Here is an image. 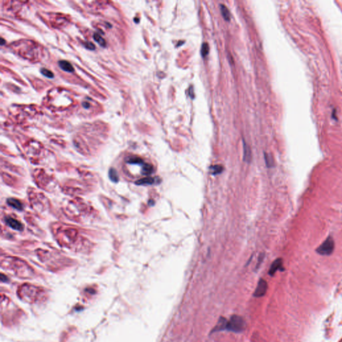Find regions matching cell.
I'll use <instances>...</instances> for the list:
<instances>
[{"mask_svg":"<svg viewBox=\"0 0 342 342\" xmlns=\"http://www.w3.org/2000/svg\"><path fill=\"white\" fill-rule=\"evenodd\" d=\"M245 328V322L242 317L234 315L231 316L226 323V329L229 331L239 333L243 331Z\"/></svg>","mask_w":342,"mask_h":342,"instance_id":"6da1fadb","label":"cell"},{"mask_svg":"<svg viewBox=\"0 0 342 342\" xmlns=\"http://www.w3.org/2000/svg\"><path fill=\"white\" fill-rule=\"evenodd\" d=\"M334 241L332 237H328L317 249V252L321 255H330L334 250Z\"/></svg>","mask_w":342,"mask_h":342,"instance_id":"7a4b0ae2","label":"cell"},{"mask_svg":"<svg viewBox=\"0 0 342 342\" xmlns=\"http://www.w3.org/2000/svg\"><path fill=\"white\" fill-rule=\"evenodd\" d=\"M267 287H268V285H267V281L264 279H261L258 282L253 295L256 298H261V297L264 296L267 292Z\"/></svg>","mask_w":342,"mask_h":342,"instance_id":"3957f363","label":"cell"},{"mask_svg":"<svg viewBox=\"0 0 342 342\" xmlns=\"http://www.w3.org/2000/svg\"><path fill=\"white\" fill-rule=\"evenodd\" d=\"M6 224L8 226H10L11 228L14 229L15 230H22L23 229L22 225L20 223L19 221L14 219V218L7 217L6 219Z\"/></svg>","mask_w":342,"mask_h":342,"instance_id":"277c9868","label":"cell"},{"mask_svg":"<svg viewBox=\"0 0 342 342\" xmlns=\"http://www.w3.org/2000/svg\"><path fill=\"white\" fill-rule=\"evenodd\" d=\"M282 264H283V261L281 259H276V260L274 261L273 263L271 264V266L269 271V274L271 276L274 275V274L276 273V272L282 268Z\"/></svg>","mask_w":342,"mask_h":342,"instance_id":"5b68a950","label":"cell"},{"mask_svg":"<svg viewBox=\"0 0 342 342\" xmlns=\"http://www.w3.org/2000/svg\"><path fill=\"white\" fill-rule=\"evenodd\" d=\"M226 323H227V320H226L225 318H223V317H221L219 321H218L217 324L215 325V327H214L213 329V330L211 331V333L226 329Z\"/></svg>","mask_w":342,"mask_h":342,"instance_id":"8992f818","label":"cell"},{"mask_svg":"<svg viewBox=\"0 0 342 342\" xmlns=\"http://www.w3.org/2000/svg\"><path fill=\"white\" fill-rule=\"evenodd\" d=\"M58 64L60 68L62 69L65 72H73L74 71V67L72 66V65L70 62H68V61L61 60L59 61Z\"/></svg>","mask_w":342,"mask_h":342,"instance_id":"52a82bcc","label":"cell"},{"mask_svg":"<svg viewBox=\"0 0 342 342\" xmlns=\"http://www.w3.org/2000/svg\"><path fill=\"white\" fill-rule=\"evenodd\" d=\"M243 159L245 162L250 163L251 160V151L249 146L243 141Z\"/></svg>","mask_w":342,"mask_h":342,"instance_id":"ba28073f","label":"cell"},{"mask_svg":"<svg viewBox=\"0 0 342 342\" xmlns=\"http://www.w3.org/2000/svg\"><path fill=\"white\" fill-rule=\"evenodd\" d=\"M7 203L9 204L11 207L17 210H19V211H21V210L23 209L22 203L17 199H9L7 200Z\"/></svg>","mask_w":342,"mask_h":342,"instance_id":"9c48e42d","label":"cell"},{"mask_svg":"<svg viewBox=\"0 0 342 342\" xmlns=\"http://www.w3.org/2000/svg\"><path fill=\"white\" fill-rule=\"evenodd\" d=\"M220 10L223 18L226 20V21H229L230 19V13L229 10H228V8L226 7L224 4H221Z\"/></svg>","mask_w":342,"mask_h":342,"instance_id":"30bf717a","label":"cell"},{"mask_svg":"<svg viewBox=\"0 0 342 342\" xmlns=\"http://www.w3.org/2000/svg\"><path fill=\"white\" fill-rule=\"evenodd\" d=\"M156 178L152 177H146V178L141 179L136 182V184L138 185H144V184H152L155 183Z\"/></svg>","mask_w":342,"mask_h":342,"instance_id":"8fae6325","label":"cell"},{"mask_svg":"<svg viewBox=\"0 0 342 342\" xmlns=\"http://www.w3.org/2000/svg\"><path fill=\"white\" fill-rule=\"evenodd\" d=\"M154 172V167L150 164H144L142 168V173L145 175H149Z\"/></svg>","mask_w":342,"mask_h":342,"instance_id":"7c38bea8","label":"cell"},{"mask_svg":"<svg viewBox=\"0 0 342 342\" xmlns=\"http://www.w3.org/2000/svg\"><path fill=\"white\" fill-rule=\"evenodd\" d=\"M94 40L96 41V42L100 45V46H103V47H105L106 46V42L104 38H102V36L98 34V33H96V34H94Z\"/></svg>","mask_w":342,"mask_h":342,"instance_id":"4fadbf2b","label":"cell"},{"mask_svg":"<svg viewBox=\"0 0 342 342\" xmlns=\"http://www.w3.org/2000/svg\"><path fill=\"white\" fill-rule=\"evenodd\" d=\"M265 160L266 165L267 167L270 168L274 165L273 158H272V156L270 154L265 153Z\"/></svg>","mask_w":342,"mask_h":342,"instance_id":"5bb4252c","label":"cell"},{"mask_svg":"<svg viewBox=\"0 0 342 342\" xmlns=\"http://www.w3.org/2000/svg\"><path fill=\"white\" fill-rule=\"evenodd\" d=\"M211 170L212 171L213 175H218L221 173L222 170H223V168L221 165H215L211 167Z\"/></svg>","mask_w":342,"mask_h":342,"instance_id":"9a60e30c","label":"cell"},{"mask_svg":"<svg viewBox=\"0 0 342 342\" xmlns=\"http://www.w3.org/2000/svg\"><path fill=\"white\" fill-rule=\"evenodd\" d=\"M109 176H110V179L112 180V181H114V182H117V181L118 180V175H117V172H116V171L114 169V168H111V169L110 170Z\"/></svg>","mask_w":342,"mask_h":342,"instance_id":"2e32d148","label":"cell"},{"mask_svg":"<svg viewBox=\"0 0 342 342\" xmlns=\"http://www.w3.org/2000/svg\"><path fill=\"white\" fill-rule=\"evenodd\" d=\"M209 52V46L208 44L204 43L203 45H202L201 55L203 56V57H205L208 54Z\"/></svg>","mask_w":342,"mask_h":342,"instance_id":"e0dca14e","label":"cell"},{"mask_svg":"<svg viewBox=\"0 0 342 342\" xmlns=\"http://www.w3.org/2000/svg\"><path fill=\"white\" fill-rule=\"evenodd\" d=\"M41 73H42L44 76H46V77L49 78H52L53 77V73L50 70H49L46 69V68L41 69Z\"/></svg>","mask_w":342,"mask_h":342,"instance_id":"ac0fdd59","label":"cell"},{"mask_svg":"<svg viewBox=\"0 0 342 342\" xmlns=\"http://www.w3.org/2000/svg\"><path fill=\"white\" fill-rule=\"evenodd\" d=\"M264 256H265V255L263 253H261L260 255H259V259H258V261H257V266H256V269H258L259 267L260 266V265L261 264L263 259H264Z\"/></svg>","mask_w":342,"mask_h":342,"instance_id":"d6986e66","label":"cell"},{"mask_svg":"<svg viewBox=\"0 0 342 342\" xmlns=\"http://www.w3.org/2000/svg\"><path fill=\"white\" fill-rule=\"evenodd\" d=\"M85 46L89 49H92V50H94V49H95V46H94L93 44L90 42H86Z\"/></svg>","mask_w":342,"mask_h":342,"instance_id":"ffe728a7","label":"cell"},{"mask_svg":"<svg viewBox=\"0 0 342 342\" xmlns=\"http://www.w3.org/2000/svg\"><path fill=\"white\" fill-rule=\"evenodd\" d=\"M1 280H2V282H6V281H8V279H7V277H6V276H5L3 274H2L1 275Z\"/></svg>","mask_w":342,"mask_h":342,"instance_id":"44dd1931","label":"cell"},{"mask_svg":"<svg viewBox=\"0 0 342 342\" xmlns=\"http://www.w3.org/2000/svg\"><path fill=\"white\" fill-rule=\"evenodd\" d=\"M83 106H84V108H89V106H90V104H89V103H88V102H84V103H83Z\"/></svg>","mask_w":342,"mask_h":342,"instance_id":"7402d4cb","label":"cell"}]
</instances>
